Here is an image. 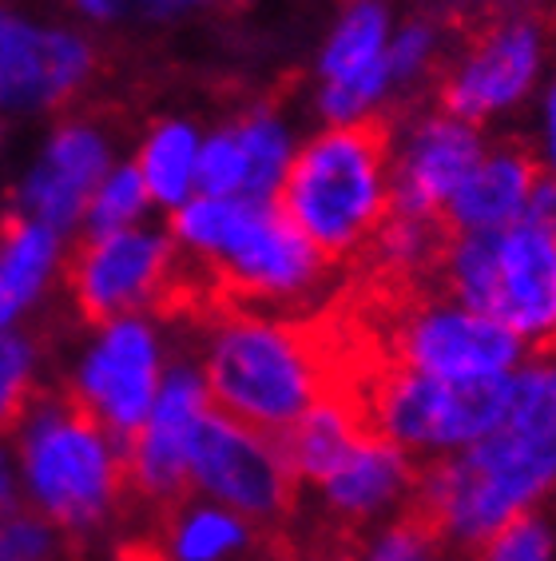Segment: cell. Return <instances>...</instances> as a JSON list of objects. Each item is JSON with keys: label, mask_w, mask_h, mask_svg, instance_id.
Listing matches in <instances>:
<instances>
[{"label": "cell", "mask_w": 556, "mask_h": 561, "mask_svg": "<svg viewBox=\"0 0 556 561\" xmlns=\"http://www.w3.org/2000/svg\"><path fill=\"white\" fill-rule=\"evenodd\" d=\"M394 124L382 112L338 124L287 163L278 211L331 271H350L390 219Z\"/></svg>", "instance_id": "6da1fadb"}, {"label": "cell", "mask_w": 556, "mask_h": 561, "mask_svg": "<svg viewBox=\"0 0 556 561\" xmlns=\"http://www.w3.org/2000/svg\"><path fill=\"white\" fill-rule=\"evenodd\" d=\"M16 446L33 506L65 534L80 561L100 529L124 514V462L131 454L112 438L72 378L36 387Z\"/></svg>", "instance_id": "7a4b0ae2"}, {"label": "cell", "mask_w": 556, "mask_h": 561, "mask_svg": "<svg viewBox=\"0 0 556 561\" xmlns=\"http://www.w3.org/2000/svg\"><path fill=\"white\" fill-rule=\"evenodd\" d=\"M207 335V407L282 458L287 438L322 399V346L314 319L235 314Z\"/></svg>", "instance_id": "3957f363"}, {"label": "cell", "mask_w": 556, "mask_h": 561, "mask_svg": "<svg viewBox=\"0 0 556 561\" xmlns=\"http://www.w3.org/2000/svg\"><path fill=\"white\" fill-rule=\"evenodd\" d=\"M187 458L199 490L215 494L227 510L263 529H294L302 478L267 443L251 438L207 407L204 419L195 422Z\"/></svg>", "instance_id": "277c9868"}, {"label": "cell", "mask_w": 556, "mask_h": 561, "mask_svg": "<svg viewBox=\"0 0 556 561\" xmlns=\"http://www.w3.org/2000/svg\"><path fill=\"white\" fill-rule=\"evenodd\" d=\"M175 243L148 231H116L104 239H80L65 263V287L76 314L88 327H112L119 319L160 311Z\"/></svg>", "instance_id": "5b68a950"}, {"label": "cell", "mask_w": 556, "mask_h": 561, "mask_svg": "<svg viewBox=\"0 0 556 561\" xmlns=\"http://www.w3.org/2000/svg\"><path fill=\"white\" fill-rule=\"evenodd\" d=\"M155 378H160V346L148 323L119 319L88 351L80 378H72L92 411L107 422V431L128 454H136L139 434L155 407Z\"/></svg>", "instance_id": "8992f818"}, {"label": "cell", "mask_w": 556, "mask_h": 561, "mask_svg": "<svg viewBox=\"0 0 556 561\" xmlns=\"http://www.w3.org/2000/svg\"><path fill=\"white\" fill-rule=\"evenodd\" d=\"M485 319L501 323L533 346V355H556V236L521 224L497 231V260Z\"/></svg>", "instance_id": "52a82bcc"}, {"label": "cell", "mask_w": 556, "mask_h": 561, "mask_svg": "<svg viewBox=\"0 0 556 561\" xmlns=\"http://www.w3.org/2000/svg\"><path fill=\"white\" fill-rule=\"evenodd\" d=\"M485 160L482 136L457 116H426L409 131L390 175V216L441 219L457 187Z\"/></svg>", "instance_id": "ba28073f"}, {"label": "cell", "mask_w": 556, "mask_h": 561, "mask_svg": "<svg viewBox=\"0 0 556 561\" xmlns=\"http://www.w3.org/2000/svg\"><path fill=\"white\" fill-rule=\"evenodd\" d=\"M541 68V33L529 21L497 24L470 44L461 65L441 84L445 116H457L465 124L509 108L533 88Z\"/></svg>", "instance_id": "9c48e42d"}, {"label": "cell", "mask_w": 556, "mask_h": 561, "mask_svg": "<svg viewBox=\"0 0 556 561\" xmlns=\"http://www.w3.org/2000/svg\"><path fill=\"white\" fill-rule=\"evenodd\" d=\"M96 68V48L72 33L36 28L0 12V108L60 104Z\"/></svg>", "instance_id": "30bf717a"}, {"label": "cell", "mask_w": 556, "mask_h": 561, "mask_svg": "<svg viewBox=\"0 0 556 561\" xmlns=\"http://www.w3.org/2000/svg\"><path fill=\"white\" fill-rule=\"evenodd\" d=\"M107 172V136L96 119H68L44 148L36 172L21 187V216L53 227L56 236L84 216Z\"/></svg>", "instance_id": "8fae6325"}, {"label": "cell", "mask_w": 556, "mask_h": 561, "mask_svg": "<svg viewBox=\"0 0 556 561\" xmlns=\"http://www.w3.org/2000/svg\"><path fill=\"white\" fill-rule=\"evenodd\" d=\"M536 163L517 148L489 151L457 195L445 207V224L453 236H477V231H505L524 219L536 187Z\"/></svg>", "instance_id": "7c38bea8"}, {"label": "cell", "mask_w": 556, "mask_h": 561, "mask_svg": "<svg viewBox=\"0 0 556 561\" xmlns=\"http://www.w3.org/2000/svg\"><path fill=\"white\" fill-rule=\"evenodd\" d=\"M56 248H60V236L53 227L36 224L21 211H4L0 219V287L21 307H28L40 295L56 263Z\"/></svg>", "instance_id": "4fadbf2b"}, {"label": "cell", "mask_w": 556, "mask_h": 561, "mask_svg": "<svg viewBox=\"0 0 556 561\" xmlns=\"http://www.w3.org/2000/svg\"><path fill=\"white\" fill-rule=\"evenodd\" d=\"M48 327L0 331V438H16L36 399V363L48 355Z\"/></svg>", "instance_id": "5bb4252c"}, {"label": "cell", "mask_w": 556, "mask_h": 561, "mask_svg": "<svg viewBox=\"0 0 556 561\" xmlns=\"http://www.w3.org/2000/svg\"><path fill=\"white\" fill-rule=\"evenodd\" d=\"M199 163V148H195V131L187 124H163L139 156V175L155 199L163 204H179L187 195V184Z\"/></svg>", "instance_id": "9a60e30c"}, {"label": "cell", "mask_w": 556, "mask_h": 561, "mask_svg": "<svg viewBox=\"0 0 556 561\" xmlns=\"http://www.w3.org/2000/svg\"><path fill=\"white\" fill-rule=\"evenodd\" d=\"M246 148V187L239 199H255V204H270L287 175V136L282 124L275 119L270 108L246 112L235 124Z\"/></svg>", "instance_id": "2e32d148"}, {"label": "cell", "mask_w": 556, "mask_h": 561, "mask_svg": "<svg viewBox=\"0 0 556 561\" xmlns=\"http://www.w3.org/2000/svg\"><path fill=\"white\" fill-rule=\"evenodd\" d=\"M385 56V12L378 4H358L346 12V21L338 24L334 41L322 53V76L326 84L350 80L362 68H370L374 60Z\"/></svg>", "instance_id": "e0dca14e"}, {"label": "cell", "mask_w": 556, "mask_h": 561, "mask_svg": "<svg viewBox=\"0 0 556 561\" xmlns=\"http://www.w3.org/2000/svg\"><path fill=\"white\" fill-rule=\"evenodd\" d=\"M362 561H450V546L421 514H414L402 502L385 518L382 534L374 541H366Z\"/></svg>", "instance_id": "ac0fdd59"}, {"label": "cell", "mask_w": 556, "mask_h": 561, "mask_svg": "<svg viewBox=\"0 0 556 561\" xmlns=\"http://www.w3.org/2000/svg\"><path fill=\"white\" fill-rule=\"evenodd\" d=\"M553 558V534H548L541 510H521L505 522L501 529H493L489 538H482L473 550L457 553L453 561H548Z\"/></svg>", "instance_id": "d6986e66"}, {"label": "cell", "mask_w": 556, "mask_h": 561, "mask_svg": "<svg viewBox=\"0 0 556 561\" xmlns=\"http://www.w3.org/2000/svg\"><path fill=\"white\" fill-rule=\"evenodd\" d=\"M76 558L68 538L28 502L0 526V561H60Z\"/></svg>", "instance_id": "ffe728a7"}, {"label": "cell", "mask_w": 556, "mask_h": 561, "mask_svg": "<svg viewBox=\"0 0 556 561\" xmlns=\"http://www.w3.org/2000/svg\"><path fill=\"white\" fill-rule=\"evenodd\" d=\"M148 184L139 168H119L112 180L96 192L92 199V211H88V239H104L116 236V231H128L131 219L143 211L148 204Z\"/></svg>", "instance_id": "44dd1931"}, {"label": "cell", "mask_w": 556, "mask_h": 561, "mask_svg": "<svg viewBox=\"0 0 556 561\" xmlns=\"http://www.w3.org/2000/svg\"><path fill=\"white\" fill-rule=\"evenodd\" d=\"M195 180L204 187V195L211 199H239L246 187V148L239 128L219 131L195 163Z\"/></svg>", "instance_id": "7402d4cb"}, {"label": "cell", "mask_w": 556, "mask_h": 561, "mask_svg": "<svg viewBox=\"0 0 556 561\" xmlns=\"http://www.w3.org/2000/svg\"><path fill=\"white\" fill-rule=\"evenodd\" d=\"M433 48H438V33H433L429 24H409V28H402V36L385 48L390 80H394V84L414 80V76L433 60Z\"/></svg>", "instance_id": "603a6c76"}, {"label": "cell", "mask_w": 556, "mask_h": 561, "mask_svg": "<svg viewBox=\"0 0 556 561\" xmlns=\"http://www.w3.org/2000/svg\"><path fill=\"white\" fill-rule=\"evenodd\" d=\"M524 219L536 224V227H545V231H553L556 236V180H536Z\"/></svg>", "instance_id": "cb8c5ba5"}, {"label": "cell", "mask_w": 556, "mask_h": 561, "mask_svg": "<svg viewBox=\"0 0 556 561\" xmlns=\"http://www.w3.org/2000/svg\"><path fill=\"white\" fill-rule=\"evenodd\" d=\"M21 494H16V478H12V462L9 454H4V446H0V526L21 510Z\"/></svg>", "instance_id": "d4e9b609"}, {"label": "cell", "mask_w": 556, "mask_h": 561, "mask_svg": "<svg viewBox=\"0 0 556 561\" xmlns=\"http://www.w3.org/2000/svg\"><path fill=\"white\" fill-rule=\"evenodd\" d=\"M192 4H211V0H128V12H148V16H167V12L192 9Z\"/></svg>", "instance_id": "484cf974"}, {"label": "cell", "mask_w": 556, "mask_h": 561, "mask_svg": "<svg viewBox=\"0 0 556 561\" xmlns=\"http://www.w3.org/2000/svg\"><path fill=\"white\" fill-rule=\"evenodd\" d=\"M72 4L88 16H96V21H116L128 12V0H72Z\"/></svg>", "instance_id": "4316f807"}, {"label": "cell", "mask_w": 556, "mask_h": 561, "mask_svg": "<svg viewBox=\"0 0 556 561\" xmlns=\"http://www.w3.org/2000/svg\"><path fill=\"white\" fill-rule=\"evenodd\" d=\"M545 144H548V163H553L556 172V84L545 100Z\"/></svg>", "instance_id": "83f0119b"}]
</instances>
